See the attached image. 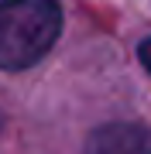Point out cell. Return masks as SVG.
Returning <instances> with one entry per match:
<instances>
[{
	"label": "cell",
	"instance_id": "6da1fadb",
	"mask_svg": "<svg viewBox=\"0 0 151 154\" xmlns=\"http://www.w3.org/2000/svg\"><path fill=\"white\" fill-rule=\"evenodd\" d=\"M62 31V11L55 0H0V69L24 72Z\"/></svg>",
	"mask_w": 151,
	"mask_h": 154
},
{
	"label": "cell",
	"instance_id": "7a4b0ae2",
	"mask_svg": "<svg viewBox=\"0 0 151 154\" xmlns=\"http://www.w3.org/2000/svg\"><path fill=\"white\" fill-rule=\"evenodd\" d=\"M83 154H151V130L141 123H106L90 134Z\"/></svg>",
	"mask_w": 151,
	"mask_h": 154
},
{
	"label": "cell",
	"instance_id": "3957f363",
	"mask_svg": "<svg viewBox=\"0 0 151 154\" xmlns=\"http://www.w3.org/2000/svg\"><path fill=\"white\" fill-rule=\"evenodd\" d=\"M137 58H141V65H144L151 72V38L148 41H141V48H137Z\"/></svg>",
	"mask_w": 151,
	"mask_h": 154
}]
</instances>
